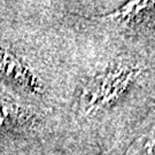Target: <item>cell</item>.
Wrapping results in <instances>:
<instances>
[{
	"mask_svg": "<svg viewBox=\"0 0 155 155\" xmlns=\"http://www.w3.org/2000/svg\"><path fill=\"white\" fill-rule=\"evenodd\" d=\"M154 133L152 132L148 136L139 139V141H137L132 147H130L127 155H150L152 147L155 143Z\"/></svg>",
	"mask_w": 155,
	"mask_h": 155,
	"instance_id": "1",
	"label": "cell"
}]
</instances>
